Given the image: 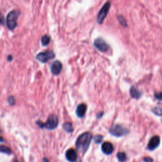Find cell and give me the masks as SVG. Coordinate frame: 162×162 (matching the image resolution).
Listing matches in <instances>:
<instances>
[{"label":"cell","instance_id":"obj_11","mask_svg":"<svg viewBox=\"0 0 162 162\" xmlns=\"http://www.w3.org/2000/svg\"><path fill=\"white\" fill-rule=\"evenodd\" d=\"M66 158L70 162H74L77 160V153L74 149H69L66 152Z\"/></svg>","mask_w":162,"mask_h":162},{"label":"cell","instance_id":"obj_20","mask_svg":"<svg viewBox=\"0 0 162 162\" xmlns=\"http://www.w3.org/2000/svg\"><path fill=\"white\" fill-rule=\"evenodd\" d=\"M103 140V136H101V135H98V136H96L94 137V141H95L96 143H100Z\"/></svg>","mask_w":162,"mask_h":162},{"label":"cell","instance_id":"obj_27","mask_svg":"<svg viewBox=\"0 0 162 162\" xmlns=\"http://www.w3.org/2000/svg\"><path fill=\"white\" fill-rule=\"evenodd\" d=\"M15 162H18V161H15Z\"/></svg>","mask_w":162,"mask_h":162},{"label":"cell","instance_id":"obj_1","mask_svg":"<svg viewBox=\"0 0 162 162\" xmlns=\"http://www.w3.org/2000/svg\"><path fill=\"white\" fill-rule=\"evenodd\" d=\"M92 139V136L89 132H85L78 138L76 141L77 150L80 153H85L88 149Z\"/></svg>","mask_w":162,"mask_h":162},{"label":"cell","instance_id":"obj_21","mask_svg":"<svg viewBox=\"0 0 162 162\" xmlns=\"http://www.w3.org/2000/svg\"><path fill=\"white\" fill-rule=\"evenodd\" d=\"M155 97L160 100V101H162V92H156L155 94Z\"/></svg>","mask_w":162,"mask_h":162},{"label":"cell","instance_id":"obj_19","mask_svg":"<svg viewBox=\"0 0 162 162\" xmlns=\"http://www.w3.org/2000/svg\"><path fill=\"white\" fill-rule=\"evenodd\" d=\"M118 20L119 21V22L120 23V24L124 26V27H126L127 25V22L126 20V19L122 17V16H118Z\"/></svg>","mask_w":162,"mask_h":162},{"label":"cell","instance_id":"obj_8","mask_svg":"<svg viewBox=\"0 0 162 162\" xmlns=\"http://www.w3.org/2000/svg\"><path fill=\"white\" fill-rule=\"evenodd\" d=\"M62 70V64L60 61L54 62L51 66V72L54 75H58Z\"/></svg>","mask_w":162,"mask_h":162},{"label":"cell","instance_id":"obj_26","mask_svg":"<svg viewBox=\"0 0 162 162\" xmlns=\"http://www.w3.org/2000/svg\"><path fill=\"white\" fill-rule=\"evenodd\" d=\"M43 162H49V161L46 158H43Z\"/></svg>","mask_w":162,"mask_h":162},{"label":"cell","instance_id":"obj_7","mask_svg":"<svg viewBox=\"0 0 162 162\" xmlns=\"http://www.w3.org/2000/svg\"><path fill=\"white\" fill-rule=\"evenodd\" d=\"M95 48L101 52L104 53L109 49V45L106 43L104 40L101 38H97L94 42Z\"/></svg>","mask_w":162,"mask_h":162},{"label":"cell","instance_id":"obj_17","mask_svg":"<svg viewBox=\"0 0 162 162\" xmlns=\"http://www.w3.org/2000/svg\"><path fill=\"white\" fill-rule=\"evenodd\" d=\"M49 42H50V37L48 36L45 35L42 37L41 43L43 46H47L49 43Z\"/></svg>","mask_w":162,"mask_h":162},{"label":"cell","instance_id":"obj_23","mask_svg":"<svg viewBox=\"0 0 162 162\" xmlns=\"http://www.w3.org/2000/svg\"><path fill=\"white\" fill-rule=\"evenodd\" d=\"M8 102H9L10 104H13L15 103V100L13 97H10L8 99Z\"/></svg>","mask_w":162,"mask_h":162},{"label":"cell","instance_id":"obj_10","mask_svg":"<svg viewBox=\"0 0 162 162\" xmlns=\"http://www.w3.org/2000/svg\"><path fill=\"white\" fill-rule=\"evenodd\" d=\"M102 151L106 155L111 154L113 151V146L112 143L109 142H105L103 144L101 147Z\"/></svg>","mask_w":162,"mask_h":162},{"label":"cell","instance_id":"obj_5","mask_svg":"<svg viewBox=\"0 0 162 162\" xmlns=\"http://www.w3.org/2000/svg\"><path fill=\"white\" fill-rule=\"evenodd\" d=\"M55 55L51 51H46L44 52L39 53L36 56V58L40 62L46 63L51 59L55 58Z\"/></svg>","mask_w":162,"mask_h":162},{"label":"cell","instance_id":"obj_6","mask_svg":"<svg viewBox=\"0 0 162 162\" xmlns=\"http://www.w3.org/2000/svg\"><path fill=\"white\" fill-rule=\"evenodd\" d=\"M58 118L55 115H51L45 124V127L48 130H53L57 127Z\"/></svg>","mask_w":162,"mask_h":162},{"label":"cell","instance_id":"obj_13","mask_svg":"<svg viewBox=\"0 0 162 162\" xmlns=\"http://www.w3.org/2000/svg\"><path fill=\"white\" fill-rule=\"evenodd\" d=\"M130 94L132 98L135 99H139L141 96V92L136 87H131L130 89Z\"/></svg>","mask_w":162,"mask_h":162},{"label":"cell","instance_id":"obj_15","mask_svg":"<svg viewBox=\"0 0 162 162\" xmlns=\"http://www.w3.org/2000/svg\"><path fill=\"white\" fill-rule=\"evenodd\" d=\"M63 128L67 132H72L74 130L72 124L70 122H65L63 125Z\"/></svg>","mask_w":162,"mask_h":162},{"label":"cell","instance_id":"obj_3","mask_svg":"<svg viewBox=\"0 0 162 162\" xmlns=\"http://www.w3.org/2000/svg\"><path fill=\"white\" fill-rule=\"evenodd\" d=\"M110 2H106L99 11L97 16V22L99 24H101L103 22L104 20L106 17L108 15V13H109V11L110 10Z\"/></svg>","mask_w":162,"mask_h":162},{"label":"cell","instance_id":"obj_24","mask_svg":"<svg viewBox=\"0 0 162 162\" xmlns=\"http://www.w3.org/2000/svg\"><path fill=\"white\" fill-rule=\"evenodd\" d=\"M144 160L145 162H153V159L150 157H146V158H144Z\"/></svg>","mask_w":162,"mask_h":162},{"label":"cell","instance_id":"obj_2","mask_svg":"<svg viewBox=\"0 0 162 162\" xmlns=\"http://www.w3.org/2000/svg\"><path fill=\"white\" fill-rule=\"evenodd\" d=\"M20 13L17 10H12L8 13L6 17V25L10 30H13L17 25V20Z\"/></svg>","mask_w":162,"mask_h":162},{"label":"cell","instance_id":"obj_4","mask_svg":"<svg viewBox=\"0 0 162 162\" xmlns=\"http://www.w3.org/2000/svg\"><path fill=\"white\" fill-rule=\"evenodd\" d=\"M129 130L120 125H114L110 129V133L113 136L121 137L126 135Z\"/></svg>","mask_w":162,"mask_h":162},{"label":"cell","instance_id":"obj_16","mask_svg":"<svg viewBox=\"0 0 162 162\" xmlns=\"http://www.w3.org/2000/svg\"><path fill=\"white\" fill-rule=\"evenodd\" d=\"M117 156L118 160L120 162H124V161H126V158H127V156H126V153H123V152H120V153H118L117 155Z\"/></svg>","mask_w":162,"mask_h":162},{"label":"cell","instance_id":"obj_25","mask_svg":"<svg viewBox=\"0 0 162 162\" xmlns=\"http://www.w3.org/2000/svg\"><path fill=\"white\" fill-rule=\"evenodd\" d=\"M37 125L39 126V127L43 128V127H45V124H44L43 123H42V122H37Z\"/></svg>","mask_w":162,"mask_h":162},{"label":"cell","instance_id":"obj_22","mask_svg":"<svg viewBox=\"0 0 162 162\" xmlns=\"http://www.w3.org/2000/svg\"><path fill=\"white\" fill-rule=\"evenodd\" d=\"M5 22V20H4V19H3V15L2 12L0 11V25H3Z\"/></svg>","mask_w":162,"mask_h":162},{"label":"cell","instance_id":"obj_14","mask_svg":"<svg viewBox=\"0 0 162 162\" xmlns=\"http://www.w3.org/2000/svg\"><path fill=\"white\" fill-rule=\"evenodd\" d=\"M0 153H5L6 155L11 154V150L10 148L4 145H0Z\"/></svg>","mask_w":162,"mask_h":162},{"label":"cell","instance_id":"obj_18","mask_svg":"<svg viewBox=\"0 0 162 162\" xmlns=\"http://www.w3.org/2000/svg\"><path fill=\"white\" fill-rule=\"evenodd\" d=\"M152 112L158 116H162V108L155 107L152 109Z\"/></svg>","mask_w":162,"mask_h":162},{"label":"cell","instance_id":"obj_12","mask_svg":"<svg viewBox=\"0 0 162 162\" xmlns=\"http://www.w3.org/2000/svg\"><path fill=\"white\" fill-rule=\"evenodd\" d=\"M86 110H87V106L84 103L80 104L77 108L76 114L79 117H80V118L83 117L84 116Z\"/></svg>","mask_w":162,"mask_h":162},{"label":"cell","instance_id":"obj_9","mask_svg":"<svg viewBox=\"0 0 162 162\" xmlns=\"http://www.w3.org/2000/svg\"><path fill=\"white\" fill-rule=\"evenodd\" d=\"M160 143V139L158 136H153L150 141L149 143H148L147 147L148 149L150 150H154L156 148L159 146Z\"/></svg>","mask_w":162,"mask_h":162}]
</instances>
